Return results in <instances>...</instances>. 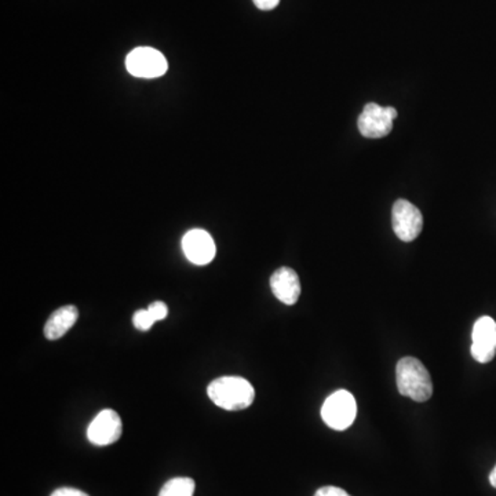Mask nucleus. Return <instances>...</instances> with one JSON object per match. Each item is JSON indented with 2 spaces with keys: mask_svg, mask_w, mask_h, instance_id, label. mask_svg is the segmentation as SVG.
<instances>
[{
  "mask_svg": "<svg viewBox=\"0 0 496 496\" xmlns=\"http://www.w3.org/2000/svg\"><path fill=\"white\" fill-rule=\"evenodd\" d=\"M210 400L227 411L245 410L254 403L255 390L244 378L221 377L207 388Z\"/></svg>",
  "mask_w": 496,
  "mask_h": 496,
  "instance_id": "f257e3e1",
  "label": "nucleus"
},
{
  "mask_svg": "<svg viewBox=\"0 0 496 496\" xmlns=\"http://www.w3.org/2000/svg\"><path fill=\"white\" fill-rule=\"evenodd\" d=\"M396 382L401 396L423 403L433 395L431 374L415 357H404L396 367Z\"/></svg>",
  "mask_w": 496,
  "mask_h": 496,
  "instance_id": "f03ea898",
  "label": "nucleus"
},
{
  "mask_svg": "<svg viewBox=\"0 0 496 496\" xmlns=\"http://www.w3.org/2000/svg\"><path fill=\"white\" fill-rule=\"evenodd\" d=\"M356 415V400L347 390L332 393L321 406V418L324 423L334 431H346L352 426Z\"/></svg>",
  "mask_w": 496,
  "mask_h": 496,
  "instance_id": "7ed1b4c3",
  "label": "nucleus"
},
{
  "mask_svg": "<svg viewBox=\"0 0 496 496\" xmlns=\"http://www.w3.org/2000/svg\"><path fill=\"white\" fill-rule=\"evenodd\" d=\"M126 68L135 78L155 79L167 73L168 64L156 48L137 47L127 56Z\"/></svg>",
  "mask_w": 496,
  "mask_h": 496,
  "instance_id": "20e7f679",
  "label": "nucleus"
},
{
  "mask_svg": "<svg viewBox=\"0 0 496 496\" xmlns=\"http://www.w3.org/2000/svg\"><path fill=\"white\" fill-rule=\"evenodd\" d=\"M398 117V111L393 107L383 108L381 105L370 102L365 105L357 120L360 134L365 138H382L390 134L393 130V120Z\"/></svg>",
  "mask_w": 496,
  "mask_h": 496,
  "instance_id": "39448f33",
  "label": "nucleus"
},
{
  "mask_svg": "<svg viewBox=\"0 0 496 496\" xmlns=\"http://www.w3.org/2000/svg\"><path fill=\"white\" fill-rule=\"evenodd\" d=\"M392 225L396 236L401 242H414L421 235L423 227V216L418 207L408 201H396L392 209Z\"/></svg>",
  "mask_w": 496,
  "mask_h": 496,
  "instance_id": "423d86ee",
  "label": "nucleus"
},
{
  "mask_svg": "<svg viewBox=\"0 0 496 496\" xmlns=\"http://www.w3.org/2000/svg\"><path fill=\"white\" fill-rule=\"evenodd\" d=\"M472 339L473 359L482 364L492 362L496 355V323L492 317H480L475 321Z\"/></svg>",
  "mask_w": 496,
  "mask_h": 496,
  "instance_id": "0eeeda50",
  "label": "nucleus"
},
{
  "mask_svg": "<svg viewBox=\"0 0 496 496\" xmlns=\"http://www.w3.org/2000/svg\"><path fill=\"white\" fill-rule=\"evenodd\" d=\"M123 424L116 411H101L87 429V439L98 447L111 446L122 436Z\"/></svg>",
  "mask_w": 496,
  "mask_h": 496,
  "instance_id": "6e6552de",
  "label": "nucleus"
},
{
  "mask_svg": "<svg viewBox=\"0 0 496 496\" xmlns=\"http://www.w3.org/2000/svg\"><path fill=\"white\" fill-rule=\"evenodd\" d=\"M183 250L185 257L194 265H209L217 254V245L211 235L203 229H192L186 232L183 239Z\"/></svg>",
  "mask_w": 496,
  "mask_h": 496,
  "instance_id": "1a4fd4ad",
  "label": "nucleus"
},
{
  "mask_svg": "<svg viewBox=\"0 0 496 496\" xmlns=\"http://www.w3.org/2000/svg\"><path fill=\"white\" fill-rule=\"evenodd\" d=\"M270 288L280 303L295 305L301 295V281L295 270L283 267L276 270L270 278Z\"/></svg>",
  "mask_w": 496,
  "mask_h": 496,
  "instance_id": "9d476101",
  "label": "nucleus"
},
{
  "mask_svg": "<svg viewBox=\"0 0 496 496\" xmlns=\"http://www.w3.org/2000/svg\"><path fill=\"white\" fill-rule=\"evenodd\" d=\"M79 311L76 306L68 305L57 309L55 313L48 317L45 326V337L48 341H56L66 334L69 329L75 326L78 321Z\"/></svg>",
  "mask_w": 496,
  "mask_h": 496,
  "instance_id": "9b49d317",
  "label": "nucleus"
},
{
  "mask_svg": "<svg viewBox=\"0 0 496 496\" xmlns=\"http://www.w3.org/2000/svg\"><path fill=\"white\" fill-rule=\"evenodd\" d=\"M194 487H196V484H194L192 478H171L170 482L163 485L158 496H193Z\"/></svg>",
  "mask_w": 496,
  "mask_h": 496,
  "instance_id": "f8f14e48",
  "label": "nucleus"
},
{
  "mask_svg": "<svg viewBox=\"0 0 496 496\" xmlns=\"http://www.w3.org/2000/svg\"><path fill=\"white\" fill-rule=\"evenodd\" d=\"M156 321L148 309H140V311L135 312L134 316H133V324H134L135 329H140V331H148V329H152Z\"/></svg>",
  "mask_w": 496,
  "mask_h": 496,
  "instance_id": "ddd939ff",
  "label": "nucleus"
},
{
  "mask_svg": "<svg viewBox=\"0 0 496 496\" xmlns=\"http://www.w3.org/2000/svg\"><path fill=\"white\" fill-rule=\"evenodd\" d=\"M148 311L150 312V314H152L153 319H155L156 321H163V319H166L168 314L167 305H166L165 303H162V301H156V303L150 304Z\"/></svg>",
  "mask_w": 496,
  "mask_h": 496,
  "instance_id": "4468645a",
  "label": "nucleus"
},
{
  "mask_svg": "<svg viewBox=\"0 0 496 496\" xmlns=\"http://www.w3.org/2000/svg\"><path fill=\"white\" fill-rule=\"evenodd\" d=\"M314 496H350L346 491L342 488L332 487V485H327V487H321V490L314 493Z\"/></svg>",
  "mask_w": 496,
  "mask_h": 496,
  "instance_id": "2eb2a0df",
  "label": "nucleus"
},
{
  "mask_svg": "<svg viewBox=\"0 0 496 496\" xmlns=\"http://www.w3.org/2000/svg\"><path fill=\"white\" fill-rule=\"evenodd\" d=\"M50 496H89L83 491L76 490V488H58Z\"/></svg>",
  "mask_w": 496,
  "mask_h": 496,
  "instance_id": "dca6fc26",
  "label": "nucleus"
},
{
  "mask_svg": "<svg viewBox=\"0 0 496 496\" xmlns=\"http://www.w3.org/2000/svg\"><path fill=\"white\" fill-rule=\"evenodd\" d=\"M252 2L260 10H273L280 4V0H252Z\"/></svg>",
  "mask_w": 496,
  "mask_h": 496,
  "instance_id": "f3484780",
  "label": "nucleus"
},
{
  "mask_svg": "<svg viewBox=\"0 0 496 496\" xmlns=\"http://www.w3.org/2000/svg\"><path fill=\"white\" fill-rule=\"evenodd\" d=\"M490 483L493 488H496V466H495V469H493L492 472H491Z\"/></svg>",
  "mask_w": 496,
  "mask_h": 496,
  "instance_id": "a211bd4d",
  "label": "nucleus"
}]
</instances>
